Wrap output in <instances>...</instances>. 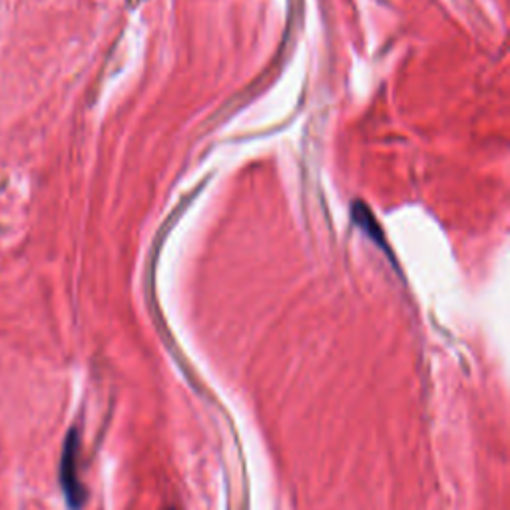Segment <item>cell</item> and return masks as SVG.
I'll list each match as a JSON object with an SVG mask.
<instances>
[{
    "label": "cell",
    "mask_w": 510,
    "mask_h": 510,
    "mask_svg": "<svg viewBox=\"0 0 510 510\" xmlns=\"http://www.w3.org/2000/svg\"><path fill=\"white\" fill-rule=\"evenodd\" d=\"M168 510H176V509H168Z\"/></svg>",
    "instance_id": "cell-2"
},
{
    "label": "cell",
    "mask_w": 510,
    "mask_h": 510,
    "mask_svg": "<svg viewBox=\"0 0 510 510\" xmlns=\"http://www.w3.org/2000/svg\"><path fill=\"white\" fill-rule=\"evenodd\" d=\"M80 434L76 429H70L64 441L62 457H60V486L64 490L66 502L72 510H80L86 502V488L80 481Z\"/></svg>",
    "instance_id": "cell-1"
}]
</instances>
